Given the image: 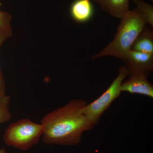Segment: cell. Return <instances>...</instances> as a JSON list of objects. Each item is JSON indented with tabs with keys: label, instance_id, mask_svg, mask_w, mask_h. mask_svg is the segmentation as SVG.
Segmentation results:
<instances>
[{
	"label": "cell",
	"instance_id": "14",
	"mask_svg": "<svg viewBox=\"0 0 153 153\" xmlns=\"http://www.w3.org/2000/svg\"><path fill=\"white\" fill-rule=\"evenodd\" d=\"M0 153H9L4 149H0Z\"/></svg>",
	"mask_w": 153,
	"mask_h": 153
},
{
	"label": "cell",
	"instance_id": "5",
	"mask_svg": "<svg viewBox=\"0 0 153 153\" xmlns=\"http://www.w3.org/2000/svg\"><path fill=\"white\" fill-rule=\"evenodd\" d=\"M128 75L143 74L149 76L153 70V55L130 50L124 57Z\"/></svg>",
	"mask_w": 153,
	"mask_h": 153
},
{
	"label": "cell",
	"instance_id": "12",
	"mask_svg": "<svg viewBox=\"0 0 153 153\" xmlns=\"http://www.w3.org/2000/svg\"><path fill=\"white\" fill-rule=\"evenodd\" d=\"M12 30H0V48L3 43L12 36ZM6 94V84L0 68V95Z\"/></svg>",
	"mask_w": 153,
	"mask_h": 153
},
{
	"label": "cell",
	"instance_id": "2",
	"mask_svg": "<svg viewBox=\"0 0 153 153\" xmlns=\"http://www.w3.org/2000/svg\"><path fill=\"white\" fill-rule=\"evenodd\" d=\"M120 19L114 39L100 52L93 55L91 59L111 56L122 60L147 24L136 8L129 10Z\"/></svg>",
	"mask_w": 153,
	"mask_h": 153
},
{
	"label": "cell",
	"instance_id": "10",
	"mask_svg": "<svg viewBox=\"0 0 153 153\" xmlns=\"http://www.w3.org/2000/svg\"><path fill=\"white\" fill-rule=\"evenodd\" d=\"M147 24L153 27V7L142 0H131Z\"/></svg>",
	"mask_w": 153,
	"mask_h": 153
},
{
	"label": "cell",
	"instance_id": "6",
	"mask_svg": "<svg viewBox=\"0 0 153 153\" xmlns=\"http://www.w3.org/2000/svg\"><path fill=\"white\" fill-rule=\"evenodd\" d=\"M127 79L123 81L121 85V92L136 94L153 98V85L143 74L129 75Z\"/></svg>",
	"mask_w": 153,
	"mask_h": 153
},
{
	"label": "cell",
	"instance_id": "11",
	"mask_svg": "<svg viewBox=\"0 0 153 153\" xmlns=\"http://www.w3.org/2000/svg\"><path fill=\"white\" fill-rule=\"evenodd\" d=\"M10 100L9 96L0 95V124L9 121L12 117L10 110Z\"/></svg>",
	"mask_w": 153,
	"mask_h": 153
},
{
	"label": "cell",
	"instance_id": "1",
	"mask_svg": "<svg viewBox=\"0 0 153 153\" xmlns=\"http://www.w3.org/2000/svg\"><path fill=\"white\" fill-rule=\"evenodd\" d=\"M87 104L83 100H72L44 116L41 122L44 127L43 142L66 146L79 144L82 133L95 126L81 112Z\"/></svg>",
	"mask_w": 153,
	"mask_h": 153
},
{
	"label": "cell",
	"instance_id": "7",
	"mask_svg": "<svg viewBox=\"0 0 153 153\" xmlns=\"http://www.w3.org/2000/svg\"><path fill=\"white\" fill-rule=\"evenodd\" d=\"M94 8L91 0H74L70 7V16L77 23H83L93 16Z\"/></svg>",
	"mask_w": 153,
	"mask_h": 153
},
{
	"label": "cell",
	"instance_id": "3",
	"mask_svg": "<svg viewBox=\"0 0 153 153\" xmlns=\"http://www.w3.org/2000/svg\"><path fill=\"white\" fill-rule=\"evenodd\" d=\"M44 127L28 118L11 123L3 136L6 144L23 151L29 150L39 142L43 135Z\"/></svg>",
	"mask_w": 153,
	"mask_h": 153
},
{
	"label": "cell",
	"instance_id": "4",
	"mask_svg": "<svg viewBox=\"0 0 153 153\" xmlns=\"http://www.w3.org/2000/svg\"><path fill=\"white\" fill-rule=\"evenodd\" d=\"M128 75L124 66H120L118 74L109 87L98 98L81 109V112L93 123L97 124L105 111L111 105L113 102L120 96V88L124 79Z\"/></svg>",
	"mask_w": 153,
	"mask_h": 153
},
{
	"label": "cell",
	"instance_id": "9",
	"mask_svg": "<svg viewBox=\"0 0 153 153\" xmlns=\"http://www.w3.org/2000/svg\"><path fill=\"white\" fill-rule=\"evenodd\" d=\"M132 51L153 55V32L145 27L131 47Z\"/></svg>",
	"mask_w": 153,
	"mask_h": 153
},
{
	"label": "cell",
	"instance_id": "8",
	"mask_svg": "<svg viewBox=\"0 0 153 153\" xmlns=\"http://www.w3.org/2000/svg\"><path fill=\"white\" fill-rule=\"evenodd\" d=\"M102 10L117 19H121L129 10L130 0H91Z\"/></svg>",
	"mask_w": 153,
	"mask_h": 153
},
{
	"label": "cell",
	"instance_id": "13",
	"mask_svg": "<svg viewBox=\"0 0 153 153\" xmlns=\"http://www.w3.org/2000/svg\"><path fill=\"white\" fill-rule=\"evenodd\" d=\"M11 20V15L7 12H3L0 9V30H12Z\"/></svg>",
	"mask_w": 153,
	"mask_h": 153
}]
</instances>
